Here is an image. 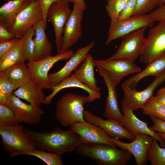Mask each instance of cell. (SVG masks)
Listing matches in <instances>:
<instances>
[{
  "mask_svg": "<svg viewBox=\"0 0 165 165\" xmlns=\"http://www.w3.org/2000/svg\"><path fill=\"white\" fill-rule=\"evenodd\" d=\"M36 148L61 155L73 152L82 143L81 138L70 129L63 130L57 127L52 131L41 132L24 129Z\"/></svg>",
  "mask_w": 165,
  "mask_h": 165,
  "instance_id": "1",
  "label": "cell"
},
{
  "mask_svg": "<svg viewBox=\"0 0 165 165\" xmlns=\"http://www.w3.org/2000/svg\"><path fill=\"white\" fill-rule=\"evenodd\" d=\"M75 151L80 155L90 158L99 165H125L133 157L126 150L102 143H82Z\"/></svg>",
  "mask_w": 165,
  "mask_h": 165,
  "instance_id": "2",
  "label": "cell"
},
{
  "mask_svg": "<svg viewBox=\"0 0 165 165\" xmlns=\"http://www.w3.org/2000/svg\"><path fill=\"white\" fill-rule=\"evenodd\" d=\"M91 103L88 96L68 93L61 96L57 102L55 116L59 123L70 127L77 122H87L83 116L84 105Z\"/></svg>",
  "mask_w": 165,
  "mask_h": 165,
  "instance_id": "3",
  "label": "cell"
},
{
  "mask_svg": "<svg viewBox=\"0 0 165 165\" xmlns=\"http://www.w3.org/2000/svg\"><path fill=\"white\" fill-rule=\"evenodd\" d=\"M1 143L4 150L13 157L36 149L35 146L26 134L24 126H0Z\"/></svg>",
  "mask_w": 165,
  "mask_h": 165,
  "instance_id": "4",
  "label": "cell"
},
{
  "mask_svg": "<svg viewBox=\"0 0 165 165\" xmlns=\"http://www.w3.org/2000/svg\"><path fill=\"white\" fill-rule=\"evenodd\" d=\"M165 56V21H163L159 22L149 31L139 56L140 61L148 64Z\"/></svg>",
  "mask_w": 165,
  "mask_h": 165,
  "instance_id": "5",
  "label": "cell"
},
{
  "mask_svg": "<svg viewBox=\"0 0 165 165\" xmlns=\"http://www.w3.org/2000/svg\"><path fill=\"white\" fill-rule=\"evenodd\" d=\"M71 50L61 54L43 59L28 62L26 64L31 75V81L43 89H50L48 72L54 64L61 60H68L74 53Z\"/></svg>",
  "mask_w": 165,
  "mask_h": 165,
  "instance_id": "6",
  "label": "cell"
},
{
  "mask_svg": "<svg viewBox=\"0 0 165 165\" xmlns=\"http://www.w3.org/2000/svg\"><path fill=\"white\" fill-rule=\"evenodd\" d=\"M147 27L137 30L123 37L116 53L107 60L134 62L141 52L146 39L144 33Z\"/></svg>",
  "mask_w": 165,
  "mask_h": 165,
  "instance_id": "7",
  "label": "cell"
},
{
  "mask_svg": "<svg viewBox=\"0 0 165 165\" xmlns=\"http://www.w3.org/2000/svg\"><path fill=\"white\" fill-rule=\"evenodd\" d=\"M154 22L146 14L134 15L123 20H111L105 45L137 30L151 26Z\"/></svg>",
  "mask_w": 165,
  "mask_h": 165,
  "instance_id": "8",
  "label": "cell"
},
{
  "mask_svg": "<svg viewBox=\"0 0 165 165\" xmlns=\"http://www.w3.org/2000/svg\"><path fill=\"white\" fill-rule=\"evenodd\" d=\"M73 5L71 14L63 29L61 46L57 54L69 50L82 36L81 24L85 10L77 4Z\"/></svg>",
  "mask_w": 165,
  "mask_h": 165,
  "instance_id": "9",
  "label": "cell"
},
{
  "mask_svg": "<svg viewBox=\"0 0 165 165\" xmlns=\"http://www.w3.org/2000/svg\"><path fill=\"white\" fill-rule=\"evenodd\" d=\"M7 105L13 111L19 123L37 124L40 122L44 113L40 107L25 103L13 94L8 97Z\"/></svg>",
  "mask_w": 165,
  "mask_h": 165,
  "instance_id": "10",
  "label": "cell"
},
{
  "mask_svg": "<svg viewBox=\"0 0 165 165\" xmlns=\"http://www.w3.org/2000/svg\"><path fill=\"white\" fill-rule=\"evenodd\" d=\"M94 62L95 66L101 68L107 73L116 86L124 77L142 70L134 62L123 60H95Z\"/></svg>",
  "mask_w": 165,
  "mask_h": 165,
  "instance_id": "11",
  "label": "cell"
},
{
  "mask_svg": "<svg viewBox=\"0 0 165 165\" xmlns=\"http://www.w3.org/2000/svg\"><path fill=\"white\" fill-rule=\"evenodd\" d=\"M42 18V11L39 0L32 1L18 14L13 24L7 30L15 37L20 38L30 27Z\"/></svg>",
  "mask_w": 165,
  "mask_h": 165,
  "instance_id": "12",
  "label": "cell"
},
{
  "mask_svg": "<svg viewBox=\"0 0 165 165\" xmlns=\"http://www.w3.org/2000/svg\"><path fill=\"white\" fill-rule=\"evenodd\" d=\"M165 81V73L155 77L154 80L145 89L141 91L136 90L124 93L121 101L122 106L133 111L141 108L153 96L156 89Z\"/></svg>",
  "mask_w": 165,
  "mask_h": 165,
  "instance_id": "13",
  "label": "cell"
},
{
  "mask_svg": "<svg viewBox=\"0 0 165 165\" xmlns=\"http://www.w3.org/2000/svg\"><path fill=\"white\" fill-rule=\"evenodd\" d=\"M153 138L148 135L141 134L135 137L131 142L125 143L116 138H112L116 146L127 151L134 157L137 165L146 164L148 160V151Z\"/></svg>",
  "mask_w": 165,
  "mask_h": 165,
  "instance_id": "14",
  "label": "cell"
},
{
  "mask_svg": "<svg viewBox=\"0 0 165 165\" xmlns=\"http://www.w3.org/2000/svg\"><path fill=\"white\" fill-rule=\"evenodd\" d=\"M72 11L62 0L53 3L48 10L47 17L53 27L57 53L61 48L64 27Z\"/></svg>",
  "mask_w": 165,
  "mask_h": 165,
  "instance_id": "15",
  "label": "cell"
},
{
  "mask_svg": "<svg viewBox=\"0 0 165 165\" xmlns=\"http://www.w3.org/2000/svg\"><path fill=\"white\" fill-rule=\"evenodd\" d=\"M70 129L80 137L83 143H102L116 146L112 138L95 124L87 122H77L71 126Z\"/></svg>",
  "mask_w": 165,
  "mask_h": 165,
  "instance_id": "16",
  "label": "cell"
},
{
  "mask_svg": "<svg viewBox=\"0 0 165 165\" xmlns=\"http://www.w3.org/2000/svg\"><path fill=\"white\" fill-rule=\"evenodd\" d=\"M83 116L87 122L96 125L103 130L109 136L121 139L133 141L135 138L120 122L116 120L104 119L93 114L90 111L85 110Z\"/></svg>",
  "mask_w": 165,
  "mask_h": 165,
  "instance_id": "17",
  "label": "cell"
},
{
  "mask_svg": "<svg viewBox=\"0 0 165 165\" xmlns=\"http://www.w3.org/2000/svg\"><path fill=\"white\" fill-rule=\"evenodd\" d=\"M95 44L93 41L85 46L78 48L61 69L49 74L48 78L50 87L57 85L69 76L78 68Z\"/></svg>",
  "mask_w": 165,
  "mask_h": 165,
  "instance_id": "18",
  "label": "cell"
},
{
  "mask_svg": "<svg viewBox=\"0 0 165 165\" xmlns=\"http://www.w3.org/2000/svg\"><path fill=\"white\" fill-rule=\"evenodd\" d=\"M122 109L123 114L120 123L134 136L135 137L141 134L148 135L159 142L161 147H165L163 139L156 132L150 129L147 123L139 119L132 110L122 106Z\"/></svg>",
  "mask_w": 165,
  "mask_h": 165,
  "instance_id": "19",
  "label": "cell"
},
{
  "mask_svg": "<svg viewBox=\"0 0 165 165\" xmlns=\"http://www.w3.org/2000/svg\"><path fill=\"white\" fill-rule=\"evenodd\" d=\"M165 73V56L156 59L148 64L143 71L129 78L121 84L123 92L135 90L139 81L145 77L153 76L155 77Z\"/></svg>",
  "mask_w": 165,
  "mask_h": 165,
  "instance_id": "20",
  "label": "cell"
},
{
  "mask_svg": "<svg viewBox=\"0 0 165 165\" xmlns=\"http://www.w3.org/2000/svg\"><path fill=\"white\" fill-rule=\"evenodd\" d=\"M98 72L102 77L108 89L104 116L107 119H113L120 122L123 114L119 108L115 86L107 73L102 69L97 68Z\"/></svg>",
  "mask_w": 165,
  "mask_h": 165,
  "instance_id": "21",
  "label": "cell"
},
{
  "mask_svg": "<svg viewBox=\"0 0 165 165\" xmlns=\"http://www.w3.org/2000/svg\"><path fill=\"white\" fill-rule=\"evenodd\" d=\"M35 33L34 38L35 45L34 60L38 61L51 55L53 46L46 33L45 27L42 19L38 20L33 25Z\"/></svg>",
  "mask_w": 165,
  "mask_h": 165,
  "instance_id": "22",
  "label": "cell"
},
{
  "mask_svg": "<svg viewBox=\"0 0 165 165\" xmlns=\"http://www.w3.org/2000/svg\"><path fill=\"white\" fill-rule=\"evenodd\" d=\"M71 87L81 88L86 91L91 102L101 98V94L100 92L93 90L80 82L73 73L57 85L50 87V89H53L52 92L49 95L45 96L43 104L46 105H50L53 98L59 91L64 89Z\"/></svg>",
  "mask_w": 165,
  "mask_h": 165,
  "instance_id": "23",
  "label": "cell"
},
{
  "mask_svg": "<svg viewBox=\"0 0 165 165\" xmlns=\"http://www.w3.org/2000/svg\"><path fill=\"white\" fill-rule=\"evenodd\" d=\"M95 67L93 57L91 54L88 53L75 71L74 74L80 82L93 90L100 92L101 89L97 85L95 76Z\"/></svg>",
  "mask_w": 165,
  "mask_h": 165,
  "instance_id": "24",
  "label": "cell"
},
{
  "mask_svg": "<svg viewBox=\"0 0 165 165\" xmlns=\"http://www.w3.org/2000/svg\"><path fill=\"white\" fill-rule=\"evenodd\" d=\"M30 0L8 1L0 8V24L7 29L14 23L18 14L31 2Z\"/></svg>",
  "mask_w": 165,
  "mask_h": 165,
  "instance_id": "25",
  "label": "cell"
},
{
  "mask_svg": "<svg viewBox=\"0 0 165 165\" xmlns=\"http://www.w3.org/2000/svg\"><path fill=\"white\" fill-rule=\"evenodd\" d=\"M42 89L41 86L31 80L17 89L13 94L32 105L40 107L43 104L45 97L42 91Z\"/></svg>",
  "mask_w": 165,
  "mask_h": 165,
  "instance_id": "26",
  "label": "cell"
},
{
  "mask_svg": "<svg viewBox=\"0 0 165 165\" xmlns=\"http://www.w3.org/2000/svg\"><path fill=\"white\" fill-rule=\"evenodd\" d=\"M2 72L17 88L31 80L29 69L25 62L15 64Z\"/></svg>",
  "mask_w": 165,
  "mask_h": 165,
  "instance_id": "27",
  "label": "cell"
},
{
  "mask_svg": "<svg viewBox=\"0 0 165 165\" xmlns=\"http://www.w3.org/2000/svg\"><path fill=\"white\" fill-rule=\"evenodd\" d=\"M22 39L20 38L15 46L0 57V72L17 64L25 62L22 56Z\"/></svg>",
  "mask_w": 165,
  "mask_h": 165,
  "instance_id": "28",
  "label": "cell"
},
{
  "mask_svg": "<svg viewBox=\"0 0 165 165\" xmlns=\"http://www.w3.org/2000/svg\"><path fill=\"white\" fill-rule=\"evenodd\" d=\"M35 31L33 26L30 27L21 38L23 58L28 62L34 61L35 45L33 37Z\"/></svg>",
  "mask_w": 165,
  "mask_h": 165,
  "instance_id": "29",
  "label": "cell"
},
{
  "mask_svg": "<svg viewBox=\"0 0 165 165\" xmlns=\"http://www.w3.org/2000/svg\"><path fill=\"white\" fill-rule=\"evenodd\" d=\"M144 115L155 116L165 121V105L153 96L141 108Z\"/></svg>",
  "mask_w": 165,
  "mask_h": 165,
  "instance_id": "30",
  "label": "cell"
},
{
  "mask_svg": "<svg viewBox=\"0 0 165 165\" xmlns=\"http://www.w3.org/2000/svg\"><path fill=\"white\" fill-rule=\"evenodd\" d=\"M157 141L153 138L147 154L151 165H165V147H160Z\"/></svg>",
  "mask_w": 165,
  "mask_h": 165,
  "instance_id": "31",
  "label": "cell"
},
{
  "mask_svg": "<svg viewBox=\"0 0 165 165\" xmlns=\"http://www.w3.org/2000/svg\"><path fill=\"white\" fill-rule=\"evenodd\" d=\"M22 155H27L36 157L42 160L48 165H63L61 155L56 153L36 148L34 150L23 153Z\"/></svg>",
  "mask_w": 165,
  "mask_h": 165,
  "instance_id": "32",
  "label": "cell"
},
{
  "mask_svg": "<svg viewBox=\"0 0 165 165\" xmlns=\"http://www.w3.org/2000/svg\"><path fill=\"white\" fill-rule=\"evenodd\" d=\"M17 89L3 72H0V104L7 105L8 97Z\"/></svg>",
  "mask_w": 165,
  "mask_h": 165,
  "instance_id": "33",
  "label": "cell"
},
{
  "mask_svg": "<svg viewBox=\"0 0 165 165\" xmlns=\"http://www.w3.org/2000/svg\"><path fill=\"white\" fill-rule=\"evenodd\" d=\"M129 0H112L108 1L105 8L111 20L118 19L119 15Z\"/></svg>",
  "mask_w": 165,
  "mask_h": 165,
  "instance_id": "34",
  "label": "cell"
},
{
  "mask_svg": "<svg viewBox=\"0 0 165 165\" xmlns=\"http://www.w3.org/2000/svg\"><path fill=\"white\" fill-rule=\"evenodd\" d=\"M19 124L12 109L7 105L0 104V126Z\"/></svg>",
  "mask_w": 165,
  "mask_h": 165,
  "instance_id": "35",
  "label": "cell"
},
{
  "mask_svg": "<svg viewBox=\"0 0 165 165\" xmlns=\"http://www.w3.org/2000/svg\"><path fill=\"white\" fill-rule=\"evenodd\" d=\"M159 5V0H136V7L133 16L145 14Z\"/></svg>",
  "mask_w": 165,
  "mask_h": 165,
  "instance_id": "36",
  "label": "cell"
},
{
  "mask_svg": "<svg viewBox=\"0 0 165 165\" xmlns=\"http://www.w3.org/2000/svg\"><path fill=\"white\" fill-rule=\"evenodd\" d=\"M136 5V0H129L120 14L118 20H123L132 16Z\"/></svg>",
  "mask_w": 165,
  "mask_h": 165,
  "instance_id": "37",
  "label": "cell"
},
{
  "mask_svg": "<svg viewBox=\"0 0 165 165\" xmlns=\"http://www.w3.org/2000/svg\"><path fill=\"white\" fill-rule=\"evenodd\" d=\"M159 6L157 9L147 14L154 22L165 21V3Z\"/></svg>",
  "mask_w": 165,
  "mask_h": 165,
  "instance_id": "38",
  "label": "cell"
},
{
  "mask_svg": "<svg viewBox=\"0 0 165 165\" xmlns=\"http://www.w3.org/2000/svg\"><path fill=\"white\" fill-rule=\"evenodd\" d=\"M19 39L15 37L11 40L0 41V57L15 46L18 43Z\"/></svg>",
  "mask_w": 165,
  "mask_h": 165,
  "instance_id": "39",
  "label": "cell"
},
{
  "mask_svg": "<svg viewBox=\"0 0 165 165\" xmlns=\"http://www.w3.org/2000/svg\"><path fill=\"white\" fill-rule=\"evenodd\" d=\"M42 11V18L44 25H47V15L48 10L54 2L60 0H39Z\"/></svg>",
  "mask_w": 165,
  "mask_h": 165,
  "instance_id": "40",
  "label": "cell"
},
{
  "mask_svg": "<svg viewBox=\"0 0 165 165\" xmlns=\"http://www.w3.org/2000/svg\"><path fill=\"white\" fill-rule=\"evenodd\" d=\"M154 125L149 128L151 130L156 132L165 133V121L155 116H149Z\"/></svg>",
  "mask_w": 165,
  "mask_h": 165,
  "instance_id": "41",
  "label": "cell"
},
{
  "mask_svg": "<svg viewBox=\"0 0 165 165\" xmlns=\"http://www.w3.org/2000/svg\"><path fill=\"white\" fill-rule=\"evenodd\" d=\"M15 37L4 26L0 24V41H7L13 39Z\"/></svg>",
  "mask_w": 165,
  "mask_h": 165,
  "instance_id": "42",
  "label": "cell"
},
{
  "mask_svg": "<svg viewBox=\"0 0 165 165\" xmlns=\"http://www.w3.org/2000/svg\"><path fill=\"white\" fill-rule=\"evenodd\" d=\"M154 97L156 100L165 105V86L162 87Z\"/></svg>",
  "mask_w": 165,
  "mask_h": 165,
  "instance_id": "43",
  "label": "cell"
},
{
  "mask_svg": "<svg viewBox=\"0 0 165 165\" xmlns=\"http://www.w3.org/2000/svg\"><path fill=\"white\" fill-rule=\"evenodd\" d=\"M69 2L72 3L73 4H77L85 10L87 8L86 4L84 0H69Z\"/></svg>",
  "mask_w": 165,
  "mask_h": 165,
  "instance_id": "44",
  "label": "cell"
},
{
  "mask_svg": "<svg viewBox=\"0 0 165 165\" xmlns=\"http://www.w3.org/2000/svg\"><path fill=\"white\" fill-rule=\"evenodd\" d=\"M156 132L158 135L161 137L164 140H165V133Z\"/></svg>",
  "mask_w": 165,
  "mask_h": 165,
  "instance_id": "45",
  "label": "cell"
},
{
  "mask_svg": "<svg viewBox=\"0 0 165 165\" xmlns=\"http://www.w3.org/2000/svg\"><path fill=\"white\" fill-rule=\"evenodd\" d=\"M165 3V0H159V6Z\"/></svg>",
  "mask_w": 165,
  "mask_h": 165,
  "instance_id": "46",
  "label": "cell"
},
{
  "mask_svg": "<svg viewBox=\"0 0 165 165\" xmlns=\"http://www.w3.org/2000/svg\"><path fill=\"white\" fill-rule=\"evenodd\" d=\"M65 3L66 6L68 7V3H69V0H62Z\"/></svg>",
  "mask_w": 165,
  "mask_h": 165,
  "instance_id": "47",
  "label": "cell"
},
{
  "mask_svg": "<svg viewBox=\"0 0 165 165\" xmlns=\"http://www.w3.org/2000/svg\"><path fill=\"white\" fill-rule=\"evenodd\" d=\"M7 1H12V0H7Z\"/></svg>",
  "mask_w": 165,
  "mask_h": 165,
  "instance_id": "48",
  "label": "cell"
},
{
  "mask_svg": "<svg viewBox=\"0 0 165 165\" xmlns=\"http://www.w3.org/2000/svg\"><path fill=\"white\" fill-rule=\"evenodd\" d=\"M164 143H165V140H164Z\"/></svg>",
  "mask_w": 165,
  "mask_h": 165,
  "instance_id": "49",
  "label": "cell"
},
{
  "mask_svg": "<svg viewBox=\"0 0 165 165\" xmlns=\"http://www.w3.org/2000/svg\"><path fill=\"white\" fill-rule=\"evenodd\" d=\"M107 0L108 1H110V0Z\"/></svg>",
  "mask_w": 165,
  "mask_h": 165,
  "instance_id": "50",
  "label": "cell"
},
{
  "mask_svg": "<svg viewBox=\"0 0 165 165\" xmlns=\"http://www.w3.org/2000/svg\"><path fill=\"white\" fill-rule=\"evenodd\" d=\"M30 0L32 1H33V0Z\"/></svg>",
  "mask_w": 165,
  "mask_h": 165,
  "instance_id": "51",
  "label": "cell"
}]
</instances>
